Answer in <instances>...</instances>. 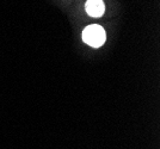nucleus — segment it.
Instances as JSON below:
<instances>
[{"mask_svg":"<svg viewBox=\"0 0 160 149\" xmlns=\"http://www.w3.org/2000/svg\"><path fill=\"white\" fill-rule=\"evenodd\" d=\"M82 40L91 47L99 48L100 46L104 44V42L107 40V36H105L104 29L100 25L92 24L82 31Z\"/></svg>","mask_w":160,"mask_h":149,"instance_id":"nucleus-1","label":"nucleus"},{"mask_svg":"<svg viewBox=\"0 0 160 149\" xmlns=\"http://www.w3.org/2000/svg\"><path fill=\"white\" fill-rule=\"evenodd\" d=\"M85 8H86L88 16H91L93 18H99L105 11V5H104L103 0H87Z\"/></svg>","mask_w":160,"mask_h":149,"instance_id":"nucleus-2","label":"nucleus"}]
</instances>
